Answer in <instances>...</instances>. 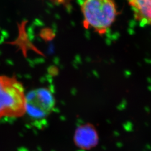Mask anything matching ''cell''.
Instances as JSON below:
<instances>
[{
	"mask_svg": "<svg viewBox=\"0 0 151 151\" xmlns=\"http://www.w3.org/2000/svg\"><path fill=\"white\" fill-rule=\"evenodd\" d=\"M85 29L106 34L118 15L115 0H83L81 6Z\"/></svg>",
	"mask_w": 151,
	"mask_h": 151,
	"instance_id": "cell-1",
	"label": "cell"
},
{
	"mask_svg": "<svg viewBox=\"0 0 151 151\" xmlns=\"http://www.w3.org/2000/svg\"><path fill=\"white\" fill-rule=\"evenodd\" d=\"M26 113V95L16 77L0 76V119L17 118Z\"/></svg>",
	"mask_w": 151,
	"mask_h": 151,
	"instance_id": "cell-2",
	"label": "cell"
},
{
	"mask_svg": "<svg viewBox=\"0 0 151 151\" xmlns=\"http://www.w3.org/2000/svg\"><path fill=\"white\" fill-rule=\"evenodd\" d=\"M55 105L53 94L47 88H39L26 95V113L32 118L44 119L52 113Z\"/></svg>",
	"mask_w": 151,
	"mask_h": 151,
	"instance_id": "cell-3",
	"label": "cell"
},
{
	"mask_svg": "<svg viewBox=\"0 0 151 151\" xmlns=\"http://www.w3.org/2000/svg\"><path fill=\"white\" fill-rule=\"evenodd\" d=\"M73 140L77 147L88 150L97 146L99 135L93 125L91 124H83L76 130Z\"/></svg>",
	"mask_w": 151,
	"mask_h": 151,
	"instance_id": "cell-4",
	"label": "cell"
},
{
	"mask_svg": "<svg viewBox=\"0 0 151 151\" xmlns=\"http://www.w3.org/2000/svg\"><path fill=\"white\" fill-rule=\"evenodd\" d=\"M136 21L151 26V0H127Z\"/></svg>",
	"mask_w": 151,
	"mask_h": 151,
	"instance_id": "cell-5",
	"label": "cell"
}]
</instances>
